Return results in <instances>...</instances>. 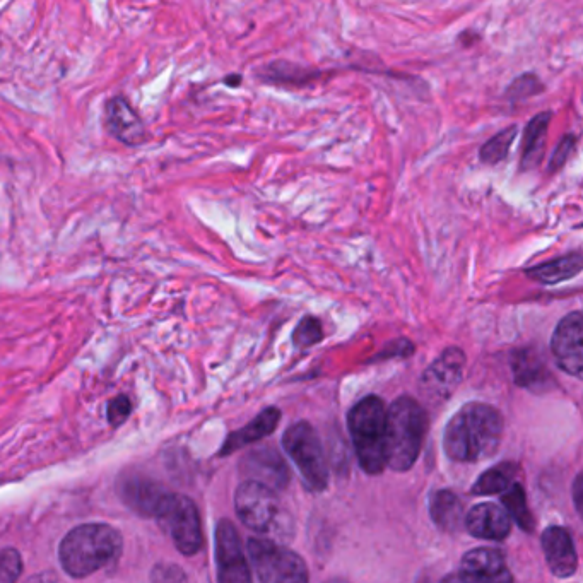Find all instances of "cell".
Returning <instances> with one entry per match:
<instances>
[{"label": "cell", "mask_w": 583, "mask_h": 583, "mask_svg": "<svg viewBox=\"0 0 583 583\" xmlns=\"http://www.w3.org/2000/svg\"><path fill=\"white\" fill-rule=\"evenodd\" d=\"M459 580L462 582H508L505 556L495 548H477L464 554L460 561Z\"/></svg>", "instance_id": "7c38bea8"}, {"label": "cell", "mask_w": 583, "mask_h": 583, "mask_svg": "<svg viewBox=\"0 0 583 583\" xmlns=\"http://www.w3.org/2000/svg\"><path fill=\"white\" fill-rule=\"evenodd\" d=\"M551 351L560 370L583 380V312L561 318L551 337Z\"/></svg>", "instance_id": "9c48e42d"}, {"label": "cell", "mask_w": 583, "mask_h": 583, "mask_svg": "<svg viewBox=\"0 0 583 583\" xmlns=\"http://www.w3.org/2000/svg\"><path fill=\"white\" fill-rule=\"evenodd\" d=\"M501 501H503V507L507 508V512L510 513L513 522L519 525L520 529L529 532V534L534 532L536 520H534V515L527 505L524 488L519 483H513L507 491H503Z\"/></svg>", "instance_id": "cb8c5ba5"}, {"label": "cell", "mask_w": 583, "mask_h": 583, "mask_svg": "<svg viewBox=\"0 0 583 583\" xmlns=\"http://www.w3.org/2000/svg\"><path fill=\"white\" fill-rule=\"evenodd\" d=\"M281 421V411L277 407H267L262 413L257 414L242 430L233 431L224 440L223 447L219 450V457H228L240 448L247 447L250 443H257L265 436L274 433L277 424Z\"/></svg>", "instance_id": "ac0fdd59"}, {"label": "cell", "mask_w": 583, "mask_h": 583, "mask_svg": "<svg viewBox=\"0 0 583 583\" xmlns=\"http://www.w3.org/2000/svg\"><path fill=\"white\" fill-rule=\"evenodd\" d=\"M583 271V254L582 252H575V254L563 255L560 259L549 260L546 264L536 265L529 271L525 272L527 277L534 279L537 283L560 284L568 279L578 276Z\"/></svg>", "instance_id": "ffe728a7"}, {"label": "cell", "mask_w": 583, "mask_h": 583, "mask_svg": "<svg viewBox=\"0 0 583 583\" xmlns=\"http://www.w3.org/2000/svg\"><path fill=\"white\" fill-rule=\"evenodd\" d=\"M216 561H218L219 582H250L242 537L230 520H219L216 525Z\"/></svg>", "instance_id": "30bf717a"}, {"label": "cell", "mask_w": 583, "mask_h": 583, "mask_svg": "<svg viewBox=\"0 0 583 583\" xmlns=\"http://www.w3.org/2000/svg\"><path fill=\"white\" fill-rule=\"evenodd\" d=\"M541 93H544V84L541 83V79L536 74L527 72V74H522L517 79H513L507 91H505V98L508 101L517 103V101L530 100V98L541 95Z\"/></svg>", "instance_id": "484cf974"}, {"label": "cell", "mask_w": 583, "mask_h": 583, "mask_svg": "<svg viewBox=\"0 0 583 583\" xmlns=\"http://www.w3.org/2000/svg\"><path fill=\"white\" fill-rule=\"evenodd\" d=\"M242 469L248 479H255L274 489H284L289 484L291 474L283 457L271 448H260L247 455L242 462Z\"/></svg>", "instance_id": "2e32d148"}, {"label": "cell", "mask_w": 583, "mask_h": 583, "mask_svg": "<svg viewBox=\"0 0 583 583\" xmlns=\"http://www.w3.org/2000/svg\"><path fill=\"white\" fill-rule=\"evenodd\" d=\"M503 438L500 411L488 404L469 402L452 416L443 435V448L455 462H481L498 452Z\"/></svg>", "instance_id": "6da1fadb"}, {"label": "cell", "mask_w": 583, "mask_h": 583, "mask_svg": "<svg viewBox=\"0 0 583 583\" xmlns=\"http://www.w3.org/2000/svg\"><path fill=\"white\" fill-rule=\"evenodd\" d=\"M517 134H519L517 125H510L507 129L500 130L498 134H495L481 146V149H479V161L489 166L498 165L501 161H505L508 158V154H510L513 141L517 139Z\"/></svg>", "instance_id": "d4e9b609"}, {"label": "cell", "mask_w": 583, "mask_h": 583, "mask_svg": "<svg viewBox=\"0 0 583 583\" xmlns=\"http://www.w3.org/2000/svg\"><path fill=\"white\" fill-rule=\"evenodd\" d=\"M122 553V536L112 525L84 524L60 542L59 560L72 578H86L112 565Z\"/></svg>", "instance_id": "7a4b0ae2"}, {"label": "cell", "mask_w": 583, "mask_h": 583, "mask_svg": "<svg viewBox=\"0 0 583 583\" xmlns=\"http://www.w3.org/2000/svg\"><path fill=\"white\" fill-rule=\"evenodd\" d=\"M541 546L554 577L570 578L577 573V549L568 530L551 525L542 532Z\"/></svg>", "instance_id": "4fadbf2b"}, {"label": "cell", "mask_w": 583, "mask_h": 583, "mask_svg": "<svg viewBox=\"0 0 583 583\" xmlns=\"http://www.w3.org/2000/svg\"><path fill=\"white\" fill-rule=\"evenodd\" d=\"M553 120V113L541 112L534 118H530L525 125L524 142H522V168L530 170L539 165L546 146L549 124Z\"/></svg>", "instance_id": "44dd1931"}, {"label": "cell", "mask_w": 583, "mask_h": 583, "mask_svg": "<svg viewBox=\"0 0 583 583\" xmlns=\"http://www.w3.org/2000/svg\"><path fill=\"white\" fill-rule=\"evenodd\" d=\"M430 515L440 529L448 532L459 529L462 520L466 522L462 501L459 500V496L447 489H440L431 495Z\"/></svg>", "instance_id": "7402d4cb"}, {"label": "cell", "mask_w": 583, "mask_h": 583, "mask_svg": "<svg viewBox=\"0 0 583 583\" xmlns=\"http://www.w3.org/2000/svg\"><path fill=\"white\" fill-rule=\"evenodd\" d=\"M153 582H178V580H187V575L183 573L182 568L171 563H159L154 566L151 572Z\"/></svg>", "instance_id": "4dcf8cb0"}, {"label": "cell", "mask_w": 583, "mask_h": 583, "mask_svg": "<svg viewBox=\"0 0 583 583\" xmlns=\"http://www.w3.org/2000/svg\"><path fill=\"white\" fill-rule=\"evenodd\" d=\"M235 510L242 524L259 534H269L281 519V505L274 488L247 479L236 488Z\"/></svg>", "instance_id": "ba28073f"}, {"label": "cell", "mask_w": 583, "mask_h": 583, "mask_svg": "<svg viewBox=\"0 0 583 583\" xmlns=\"http://www.w3.org/2000/svg\"><path fill=\"white\" fill-rule=\"evenodd\" d=\"M118 493L134 512L142 517H154L159 501L166 495V489L153 479L142 476L122 477Z\"/></svg>", "instance_id": "e0dca14e"}, {"label": "cell", "mask_w": 583, "mask_h": 583, "mask_svg": "<svg viewBox=\"0 0 583 583\" xmlns=\"http://www.w3.org/2000/svg\"><path fill=\"white\" fill-rule=\"evenodd\" d=\"M283 447L295 462L305 486L317 493L324 491L329 484V466L320 436L312 424L308 421L291 424L284 433Z\"/></svg>", "instance_id": "8992f818"}, {"label": "cell", "mask_w": 583, "mask_h": 583, "mask_svg": "<svg viewBox=\"0 0 583 583\" xmlns=\"http://www.w3.org/2000/svg\"><path fill=\"white\" fill-rule=\"evenodd\" d=\"M573 505L577 508L578 515L583 519V474H578L573 483Z\"/></svg>", "instance_id": "1f68e13d"}, {"label": "cell", "mask_w": 583, "mask_h": 583, "mask_svg": "<svg viewBox=\"0 0 583 583\" xmlns=\"http://www.w3.org/2000/svg\"><path fill=\"white\" fill-rule=\"evenodd\" d=\"M517 471H519V466L513 462H503V464L491 467L477 477L476 483L472 484V495H498V493L507 491L515 483Z\"/></svg>", "instance_id": "603a6c76"}, {"label": "cell", "mask_w": 583, "mask_h": 583, "mask_svg": "<svg viewBox=\"0 0 583 583\" xmlns=\"http://www.w3.org/2000/svg\"><path fill=\"white\" fill-rule=\"evenodd\" d=\"M23 573L21 554L14 548H6L0 553V583L16 582Z\"/></svg>", "instance_id": "83f0119b"}, {"label": "cell", "mask_w": 583, "mask_h": 583, "mask_svg": "<svg viewBox=\"0 0 583 583\" xmlns=\"http://www.w3.org/2000/svg\"><path fill=\"white\" fill-rule=\"evenodd\" d=\"M132 414V402H130L127 395H117L113 397L112 401L108 402V409H106V418H108V423L112 426H120L124 424Z\"/></svg>", "instance_id": "f546056e"}, {"label": "cell", "mask_w": 583, "mask_h": 583, "mask_svg": "<svg viewBox=\"0 0 583 583\" xmlns=\"http://www.w3.org/2000/svg\"><path fill=\"white\" fill-rule=\"evenodd\" d=\"M577 144V136H573V134H566V136H563V139L558 142V146L554 148V153L551 154V159H549V173H556V171H560L561 168L566 165V161L572 158V154L575 153Z\"/></svg>", "instance_id": "f1b7e54d"}, {"label": "cell", "mask_w": 583, "mask_h": 583, "mask_svg": "<svg viewBox=\"0 0 583 583\" xmlns=\"http://www.w3.org/2000/svg\"><path fill=\"white\" fill-rule=\"evenodd\" d=\"M154 519L168 532L175 548L183 556H194L204 546L199 508L189 496L166 491L159 501Z\"/></svg>", "instance_id": "5b68a950"}, {"label": "cell", "mask_w": 583, "mask_h": 583, "mask_svg": "<svg viewBox=\"0 0 583 583\" xmlns=\"http://www.w3.org/2000/svg\"><path fill=\"white\" fill-rule=\"evenodd\" d=\"M387 413L385 402L368 395L354 404L348 414V428L361 469L378 476L387 466Z\"/></svg>", "instance_id": "3957f363"}, {"label": "cell", "mask_w": 583, "mask_h": 583, "mask_svg": "<svg viewBox=\"0 0 583 583\" xmlns=\"http://www.w3.org/2000/svg\"><path fill=\"white\" fill-rule=\"evenodd\" d=\"M324 339V329L318 318L307 315L300 320V324L296 325L293 330V344L296 349H308L322 342Z\"/></svg>", "instance_id": "4316f807"}, {"label": "cell", "mask_w": 583, "mask_h": 583, "mask_svg": "<svg viewBox=\"0 0 583 583\" xmlns=\"http://www.w3.org/2000/svg\"><path fill=\"white\" fill-rule=\"evenodd\" d=\"M248 558L260 582H307V563L301 556L277 542L252 537L247 544Z\"/></svg>", "instance_id": "52a82bcc"}, {"label": "cell", "mask_w": 583, "mask_h": 583, "mask_svg": "<svg viewBox=\"0 0 583 583\" xmlns=\"http://www.w3.org/2000/svg\"><path fill=\"white\" fill-rule=\"evenodd\" d=\"M512 371L515 382L524 389L541 392L551 385V375L546 368V363L532 349H520L513 354Z\"/></svg>", "instance_id": "d6986e66"}, {"label": "cell", "mask_w": 583, "mask_h": 583, "mask_svg": "<svg viewBox=\"0 0 583 583\" xmlns=\"http://www.w3.org/2000/svg\"><path fill=\"white\" fill-rule=\"evenodd\" d=\"M428 431V414L413 397H399L387 413V466L406 472L416 464L424 436Z\"/></svg>", "instance_id": "277c9868"}, {"label": "cell", "mask_w": 583, "mask_h": 583, "mask_svg": "<svg viewBox=\"0 0 583 583\" xmlns=\"http://www.w3.org/2000/svg\"><path fill=\"white\" fill-rule=\"evenodd\" d=\"M466 368V356L462 349L450 348L424 371V387L431 394L445 395L452 394L455 387L459 385Z\"/></svg>", "instance_id": "9a60e30c"}, {"label": "cell", "mask_w": 583, "mask_h": 583, "mask_svg": "<svg viewBox=\"0 0 583 583\" xmlns=\"http://www.w3.org/2000/svg\"><path fill=\"white\" fill-rule=\"evenodd\" d=\"M466 529L484 541H503L512 532V517L507 508L495 503H479L466 515Z\"/></svg>", "instance_id": "5bb4252c"}, {"label": "cell", "mask_w": 583, "mask_h": 583, "mask_svg": "<svg viewBox=\"0 0 583 583\" xmlns=\"http://www.w3.org/2000/svg\"><path fill=\"white\" fill-rule=\"evenodd\" d=\"M105 122L108 134L125 146L136 148L146 141V127L141 115L124 96H117L106 103Z\"/></svg>", "instance_id": "8fae6325"}]
</instances>
